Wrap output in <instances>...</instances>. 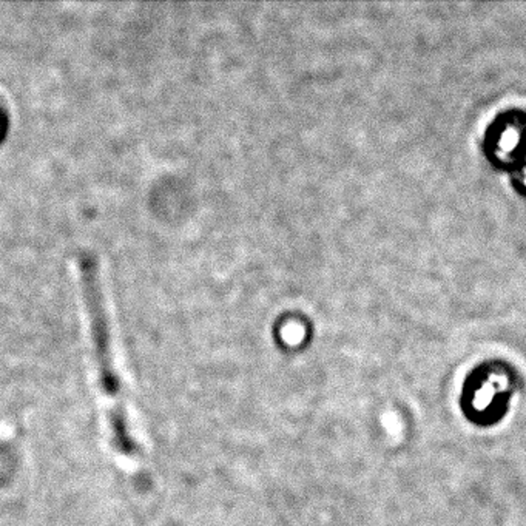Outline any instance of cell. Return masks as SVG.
<instances>
[{"instance_id":"obj_1","label":"cell","mask_w":526,"mask_h":526,"mask_svg":"<svg viewBox=\"0 0 526 526\" xmlns=\"http://www.w3.org/2000/svg\"><path fill=\"white\" fill-rule=\"evenodd\" d=\"M76 267L87 317L96 386L103 403L107 438L111 451L124 463L138 464L144 454L131 425L124 380L118 367L114 335L100 262L94 253L84 250L76 258Z\"/></svg>"}]
</instances>
